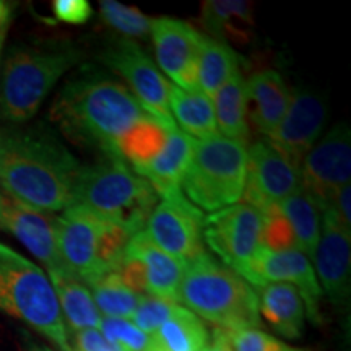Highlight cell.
<instances>
[{"instance_id":"cell-7","label":"cell","mask_w":351,"mask_h":351,"mask_svg":"<svg viewBox=\"0 0 351 351\" xmlns=\"http://www.w3.org/2000/svg\"><path fill=\"white\" fill-rule=\"evenodd\" d=\"M130 238L124 228L80 205H70L57 217V247L65 270L86 287L117 271Z\"/></svg>"},{"instance_id":"cell-13","label":"cell","mask_w":351,"mask_h":351,"mask_svg":"<svg viewBox=\"0 0 351 351\" xmlns=\"http://www.w3.org/2000/svg\"><path fill=\"white\" fill-rule=\"evenodd\" d=\"M204 223L202 210L178 192L158 202L145 232L158 247L187 263L204 252Z\"/></svg>"},{"instance_id":"cell-39","label":"cell","mask_w":351,"mask_h":351,"mask_svg":"<svg viewBox=\"0 0 351 351\" xmlns=\"http://www.w3.org/2000/svg\"><path fill=\"white\" fill-rule=\"evenodd\" d=\"M12 5L8 2L0 0V34L8 32V25L12 20Z\"/></svg>"},{"instance_id":"cell-29","label":"cell","mask_w":351,"mask_h":351,"mask_svg":"<svg viewBox=\"0 0 351 351\" xmlns=\"http://www.w3.org/2000/svg\"><path fill=\"white\" fill-rule=\"evenodd\" d=\"M202 20L218 41H244L254 25L252 5L241 0H208L202 7Z\"/></svg>"},{"instance_id":"cell-11","label":"cell","mask_w":351,"mask_h":351,"mask_svg":"<svg viewBox=\"0 0 351 351\" xmlns=\"http://www.w3.org/2000/svg\"><path fill=\"white\" fill-rule=\"evenodd\" d=\"M262 213L241 202L205 217L204 241L219 262L239 275L262 247Z\"/></svg>"},{"instance_id":"cell-38","label":"cell","mask_w":351,"mask_h":351,"mask_svg":"<svg viewBox=\"0 0 351 351\" xmlns=\"http://www.w3.org/2000/svg\"><path fill=\"white\" fill-rule=\"evenodd\" d=\"M202 351H231L230 343H228V340H226L225 330H221V328H217V330L213 332L212 343L205 346V348Z\"/></svg>"},{"instance_id":"cell-4","label":"cell","mask_w":351,"mask_h":351,"mask_svg":"<svg viewBox=\"0 0 351 351\" xmlns=\"http://www.w3.org/2000/svg\"><path fill=\"white\" fill-rule=\"evenodd\" d=\"M158 199L150 182L121 156L101 155L93 165L82 168L73 205H80L134 236L143 231Z\"/></svg>"},{"instance_id":"cell-34","label":"cell","mask_w":351,"mask_h":351,"mask_svg":"<svg viewBox=\"0 0 351 351\" xmlns=\"http://www.w3.org/2000/svg\"><path fill=\"white\" fill-rule=\"evenodd\" d=\"M263 228H262V247L269 249L274 252L283 251H298L296 239L293 234L291 228L285 219L282 213L278 212V207L270 210L269 213L262 215Z\"/></svg>"},{"instance_id":"cell-31","label":"cell","mask_w":351,"mask_h":351,"mask_svg":"<svg viewBox=\"0 0 351 351\" xmlns=\"http://www.w3.org/2000/svg\"><path fill=\"white\" fill-rule=\"evenodd\" d=\"M99 12L103 20L129 38H147L150 34L152 19L143 15L138 8L122 5L116 0H101Z\"/></svg>"},{"instance_id":"cell-24","label":"cell","mask_w":351,"mask_h":351,"mask_svg":"<svg viewBox=\"0 0 351 351\" xmlns=\"http://www.w3.org/2000/svg\"><path fill=\"white\" fill-rule=\"evenodd\" d=\"M47 276L59 301L64 322H67L73 332L101 327L103 317L85 283L72 275L49 274Z\"/></svg>"},{"instance_id":"cell-35","label":"cell","mask_w":351,"mask_h":351,"mask_svg":"<svg viewBox=\"0 0 351 351\" xmlns=\"http://www.w3.org/2000/svg\"><path fill=\"white\" fill-rule=\"evenodd\" d=\"M176 306L178 304H174V302L158 300L153 296H143L137 311L130 317V322L147 335H153L158 330V327L169 317Z\"/></svg>"},{"instance_id":"cell-6","label":"cell","mask_w":351,"mask_h":351,"mask_svg":"<svg viewBox=\"0 0 351 351\" xmlns=\"http://www.w3.org/2000/svg\"><path fill=\"white\" fill-rule=\"evenodd\" d=\"M0 311L23 320L60 351H73L49 276L3 243H0Z\"/></svg>"},{"instance_id":"cell-15","label":"cell","mask_w":351,"mask_h":351,"mask_svg":"<svg viewBox=\"0 0 351 351\" xmlns=\"http://www.w3.org/2000/svg\"><path fill=\"white\" fill-rule=\"evenodd\" d=\"M150 34L160 69L169 83L186 91L197 90V64L204 33L187 21L161 16L152 20Z\"/></svg>"},{"instance_id":"cell-25","label":"cell","mask_w":351,"mask_h":351,"mask_svg":"<svg viewBox=\"0 0 351 351\" xmlns=\"http://www.w3.org/2000/svg\"><path fill=\"white\" fill-rule=\"evenodd\" d=\"M150 337L148 351H202L208 345V330L204 322L179 304Z\"/></svg>"},{"instance_id":"cell-33","label":"cell","mask_w":351,"mask_h":351,"mask_svg":"<svg viewBox=\"0 0 351 351\" xmlns=\"http://www.w3.org/2000/svg\"><path fill=\"white\" fill-rule=\"evenodd\" d=\"M226 340L231 351H307L283 343L270 333L261 328H244V330L226 332Z\"/></svg>"},{"instance_id":"cell-18","label":"cell","mask_w":351,"mask_h":351,"mask_svg":"<svg viewBox=\"0 0 351 351\" xmlns=\"http://www.w3.org/2000/svg\"><path fill=\"white\" fill-rule=\"evenodd\" d=\"M0 228L15 236L39 262L44 263L47 275H70L57 247V217L54 215L29 208L3 195Z\"/></svg>"},{"instance_id":"cell-19","label":"cell","mask_w":351,"mask_h":351,"mask_svg":"<svg viewBox=\"0 0 351 351\" xmlns=\"http://www.w3.org/2000/svg\"><path fill=\"white\" fill-rule=\"evenodd\" d=\"M125 254L137 258L142 265L145 283H147V296L178 304L179 288L187 265L186 262L158 247L145 230L132 236L125 247Z\"/></svg>"},{"instance_id":"cell-36","label":"cell","mask_w":351,"mask_h":351,"mask_svg":"<svg viewBox=\"0 0 351 351\" xmlns=\"http://www.w3.org/2000/svg\"><path fill=\"white\" fill-rule=\"evenodd\" d=\"M52 12L64 23L83 25L93 15V7L88 0H54Z\"/></svg>"},{"instance_id":"cell-23","label":"cell","mask_w":351,"mask_h":351,"mask_svg":"<svg viewBox=\"0 0 351 351\" xmlns=\"http://www.w3.org/2000/svg\"><path fill=\"white\" fill-rule=\"evenodd\" d=\"M169 112L176 127L194 140L217 137L218 127L215 119L213 103L202 91H186L171 83Z\"/></svg>"},{"instance_id":"cell-30","label":"cell","mask_w":351,"mask_h":351,"mask_svg":"<svg viewBox=\"0 0 351 351\" xmlns=\"http://www.w3.org/2000/svg\"><path fill=\"white\" fill-rule=\"evenodd\" d=\"M88 289L98 311L104 314V317L112 319L130 320L143 298L127 288L116 271L95 280L88 285Z\"/></svg>"},{"instance_id":"cell-37","label":"cell","mask_w":351,"mask_h":351,"mask_svg":"<svg viewBox=\"0 0 351 351\" xmlns=\"http://www.w3.org/2000/svg\"><path fill=\"white\" fill-rule=\"evenodd\" d=\"M350 202H351V186L341 187V191L335 195V199L332 200V204L326 208L327 212H330L333 217L337 218V221L341 226L351 230V212H350ZM322 210V212H326Z\"/></svg>"},{"instance_id":"cell-3","label":"cell","mask_w":351,"mask_h":351,"mask_svg":"<svg viewBox=\"0 0 351 351\" xmlns=\"http://www.w3.org/2000/svg\"><path fill=\"white\" fill-rule=\"evenodd\" d=\"M179 302L226 332L258 328L262 324L256 289L205 251L187 262Z\"/></svg>"},{"instance_id":"cell-28","label":"cell","mask_w":351,"mask_h":351,"mask_svg":"<svg viewBox=\"0 0 351 351\" xmlns=\"http://www.w3.org/2000/svg\"><path fill=\"white\" fill-rule=\"evenodd\" d=\"M278 212L295 234L298 251L313 261L322 228V215L313 197L301 187L278 205Z\"/></svg>"},{"instance_id":"cell-27","label":"cell","mask_w":351,"mask_h":351,"mask_svg":"<svg viewBox=\"0 0 351 351\" xmlns=\"http://www.w3.org/2000/svg\"><path fill=\"white\" fill-rule=\"evenodd\" d=\"M218 134L221 137L247 143V95L245 80L239 73L231 77L212 98Z\"/></svg>"},{"instance_id":"cell-40","label":"cell","mask_w":351,"mask_h":351,"mask_svg":"<svg viewBox=\"0 0 351 351\" xmlns=\"http://www.w3.org/2000/svg\"><path fill=\"white\" fill-rule=\"evenodd\" d=\"M28 351H54L51 348H47V346H39V345H29L28 346Z\"/></svg>"},{"instance_id":"cell-5","label":"cell","mask_w":351,"mask_h":351,"mask_svg":"<svg viewBox=\"0 0 351 351\" xmlns=\"http://www.w3.org/2000/svg\"><path fill=\"white\" fill-rule=\"evenodd\" d=\"M82 56L70 44L12 49L0 83V117L20 124L36 116L52 88Z\"/></svg>"},{"instance_id":"cell-22","label":"cell","mask_w":351,"mask_h":351,"mask_svg":"<svg viewBox=\"0 0 351 351\" xmlns=\"http://www.w3.org/2000/svg\"><path fill=\"white\" fill-rule=\"evenodd\" d=\"M258 314L285 339H300L304 328L306 309L300 293L288 283H267L258 288Z\"/></svg>"},{"instance_id":"cell-42","label":"cell","mask_w":351,"mask_h":351,"mask_svg":"<svg viewBox=\"0 0 351 351\" xmlns=\"http://www.w3.org/2000/svg\"><path fill=\"white\" fill-rule=\"evenodd\" d=\"M2 205H3V195L0 194V212H2Z\"/></svg>"},{"instance_id":"cell-9","label":"cell","mask_w":351,"mask_h":351,"mask_svg":"<svg viewBox=\"0 0 351 351\" xmlns=\"http://www.w3.org/2000/svg\"><path fill=\"white\" fill-rule=\"evenodd\" d=\"M99 62L124 78L130 93L153 119L176 127L169 112L171 83L137 43L124 38L108 44L101 52Z\"/></svg>"},{"instance_id":"cell-21","label":"cell","mask_w":351,"mask_h":351,"mask_svg":"<svg viewBox=\"0 0 351 351\" xmlns=\"http://www.w3.org/2000/svg\"><path fill=\"white\" fill-rule=\"evenodd\" d=\"M194 142V138L189 137L178 127L171 129L163 148L138 173V176L150 182L158 197L163 199L181 192V182L191 163Z\"/></svg>"},{"instance_id":"cell-20","label":"cell","mask_w":351,"mask_h":351,"mask_svg":"<svg viewBox=\"0 0 351 351\" xmlns=\"http://www.w3.org/2000/svg\"><path fill=\"white\" fill-rule=\"evenodd\" d=\"M247 119L262 135L269 137L287 114L291 91L275 70H262L245 80Z\"/></svg>"},{"instance_id":"cell-12","label":"cell","mask_w":351,"mask_h":351,"mask_svg":"<svg viewBox=\"0 0 351 351\" xmlns=\"http://www.w3.org/2000/svg\"><path fill=\"white\" fill-rule=\"evenodd\" d=\"M300 189V169L289 163L269 140H257L249 147L244 204L265 215Z\"/></svg>"},{"instance_id":"cell-32","label":"cell","mask_w":351,"mask_h":351,"mask_svg":"<svg viewBox=\"0 0 351 351\" xmlns=\"http://www.w3.org/2000/svg\"><path fill=\"white\" fill-rule=\"evenodd\" d=\"M99 328L108 340L119 345L124 351H148L152 346V337L135 327L130 320L103 317Z\"/></svg>"},{"instance_id":"cell-26","label":"cell","mask_w":351,"mask_h":351,"mask_svg":"<svg viewBox=\"0 0 351 351\" xmlns=\"http://www.w3.org/2000/svg\"><path fill=\"white\" fill-rule=\"evenodd\" d=\"M239 64L241 56L230 44L204 34L197 64V90L212 99L219 88L239 73Z\"/></svg>"},{"instance_id":"cell-41","label":"cell","mask_w":351,"mask_h":351,"mask_svg":"<svg viewBox=\"0 0 351 351\" xmlns=\"http://www.w3.org/2000/svg\"><path fill=\"white\" fill-rule=\"evenodd\" d=\"M5 36H7V32L0 34V57H2V49H3V43H5Z\"/></svg>"},{"instance_id":"cell-8","label":"cell","mask_w":351,"mask_h":351,"mask_svg":"<svg viewBox=\"0 0 351 351\" xmlns=\"http://www.w3.org/2000/svg\"><path fill=\"white\" fill-rule=\"evenodd\" d=\"M245 169V143L221 135L195 140L181 192L199 210L215 213L243 199Z\"/></svg>"},{"instance_id":"cell-17","label":"cell","mask_w":351,"mask_h":351,"mask_svg":"<svg viewBox=\"0 0 351 351\" xmlns=\"http://www.w3.org/2000/svg\"><path fill=\"white\" fill-rule=\"evenodd\" d=\"M313 262L317 282L335 306H348L351 287V230L330 212H322V228Z\"/></svg>"},{"instance_id":"cell-16","label":"cell","mask_w":351,"mask_h":351,"mask_svg":"<svg viewBox=\"0 0 351 351\" xmlns=\"http://www.w3.org/2000/svg\"><path fill=\"white\" fill-rule=\"evenodd\" d=\"M327 104L317 93L296 90L282 122L267 137L293 166L300 169L301 161L319 142L327 122Z\"/></svg>"},{"instance_id":"cell-14","label":"cell","mask_w":351,"mask_h":351,"mask_svg":"<svg viewBox=\"0 0 351 351\" xmlns=\"http://www.w3.org/2000/svg\"><path fill=\"white\" fill-rule=\"evenodd\" d=\"M239 276L257 289L267 283L291 285L304 302L307 317L314 324L320 322V301L324 293L315 276L313 262L300 251L293 249L274 252L261 247Z\"/></svg>"},{"instance_id":"cell-10","label":"cell","mask_w":351,"mask_h":351,"mask_svg":"<svg viewBox=\"0 0 351 351\" xmlns=\"http://www.w3.org/2000/svg\"><path fill=\"white\" fill-rule=\"evenodd\" d=\"M301 187L326 210L351 181V132L345 122L330 129L300 165Z\"/></svg>"},{"instance_id":"cell-2","label":"cell","mask_w":351,"mask_h":351,"mask_svg":"<svg viewBox=\"0 0 351 351\" xmlns=\"http://www.w3.org/2000/svg\"><path fill=\"white\" fill-rule=\"evenodd\" d=\"M148 116L124 83L91 67L70 78L51 108V119L72 142L116 156L121 140Z\"/></svg>"},{"instance_id":"cell-1","label":"cell","mask_w":351,"mask_h":351,"mask_svg":"<svg viewBox=\"0 0 351 351\" xmlns=\"http://www.w3.org/2000/svg\"><path fill=\"white\" fill-rule=\"evenodd\" d=\"M83 165L43 125L0 134V187L8 199L56 213L75 202Z\"/></svg>"}]
</instances>
